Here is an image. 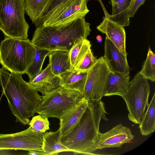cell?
<instances>
[{
	"label": "cell",
	"instance_id": "6da1fadb",
	"mask_svg": "<svg viewBox=\"0 0 155 155\" xmlns=\"http://www.w3.org/2000/svg\"><path fill=\"white\" fill-rule=\"evenodd\" d=\"M0 86L16 121L28 124L42 101L41 96L22 78V74L0 68Z\"/></svg>",
	"mask_w": 155,
	"mask_h": 155
},
{
	"label": "cell",
	"instance_id": "7a4b0ae2",
	"mask_svg": "<svg viewBox=\"0 0 155 155\" xmlns=\"http://www.w3.org/2000/svg\"><path fill=\"white\" fill-rule=\"evenodd\" d=\"M104 104L101 100L87 101V106L80 120L66 136L61 137L62 144L76 154H94L96 141L101 120H108Z\"/></svg>",
	"mask_w": 155,
	"mask_h": 155
},
{
	"label": "cell",
	"instance_id": "3957f363",
	"mask_svg": "<svg viewBox=\"0 0 155 155\" xmlns=\"http://www.w3.org/2000/svg\"><path fill=\"white\" fill-rule=\"evenodd\" d=\"M90 25L84 17L58 26L40 25L36 27L31 41L41 49L69 52L78 41L87 39L91 31Z\"/></svg>",
	"mask_w": 155,
	"mask_h": 155
},
{
	"label": "cell",
	"instance_id": "277c9868",
	"mask_svg": "<svg viewBox=\"0 0 155 155\" xmlns=\"http://www.w3.org/2000/svg\"><path fill=\"white\" fill-rule=\"evenodd\" d=\"M35 46L28 39L5 37L0 45V63L11 73H26L33 62Z\"/></svg>",
	"mask_w": 155,
	"mask_h": 155
},
{
	"label": "cell",
	"instance_id": "5b68a950",
	"mask_svg": "<svg viewBox=\"0 0 155 155\" xmlns=\"http://www.w3.org/2000/svg\"><path fill=\"white\" fill-rule=\"evenodd\" d=\"M25 12L24 0H0V30L6 37L28 39Z\"/></svg>",
	"mask_w": 155,
	"mask_h": 155
},
{
	"label": "cell",
	"instance_id": "8992f818",
	"mask_svg": "<svg viewBox=\"0 0 155 155\" xmlns=\"http://www.w3.org/2000/svg\"><path fill=\"white\" fill-rule=\"evenodd\" d=\"M42 101L36 113L47 117L62 118L82 98L78 92L61 87L41 96Z\"/></svg>",
	"mask_w": 155,
	"mask_h": 155
},
{
	"label": "cell",
	"instance_id": "52a82bcc",
	"mask_svg": "<svg viewBox=\"0 0 155 155\" xmlns=\"http://www.w3.org/2000/svg\"><path fill=\"white\" fill-rule=\"evenodd\" d=\"M150 91L148 80L139 72L134 76L125 94L121 97L126 104L129 120L139 124L149 104Z\"/></svg>",
	"mask_w": 155,
	"mask_h": 155
},
{
	"label": "cell",
	"instance_id": "ba28073f",
	"mask_svg": "<svg viewBox=\"0 0 155 155\" xmlns=\"http://www.w3.org/2000/svg\"><path fill=\"white\" fill-rule=\"evenodd\" d=\"M87 2V0H66L44 14L34 24L36 27L58 26L85 17L89 12Z\"/></svg>",
	"mask_w": 155,
	"mask_h": 155
},
{
	"label": "cell",
	"instance_id": "9c48e42d",
	"mask_svg": "<svg viewBox=\"0 0 155 155\" xmlns=\"http://www.w3.org/2000/svg\"><path fill=\"white\" fill-rule=\"evenodd\" d=\"M110 72L103 56L97 59L95 64L87 71L82 98L87 101L101 100L104 96Z\"/></svg>",
	"mask_w": 155,
	"mask_h": 155
},
{
	"label": "cell",
	"instance_id": "30bf717a",
	"mask_svg": "<svg viewBox=\"0 0 155 155\" xmlns=\"http://www.w3.org/2000/svg\"><path fill=\"white\" fill-rule=\"evenodd\" d=\"M43 134L32 131L30 126L20 132L0 134V150H20L29 151L42 149Z\"/></svg>",
	"mask_w": 155,
	"mask_h": 155
},
{
	"label": "cell",
	"instance_id": "8fae6325",
	"mask_svg": "<svg viewBox=\"0 0 155 155\" xmlns=\"http://www.w3.org/2000/svg\"><path fill=\"white\" fill-rule=\"evenodd\" d=\"M134 138L130 128L120 123L106 133L99 132L96 144L98 149L120 147L123 144L131 142Z\"/></svg>",
	"mask_w": 155,
	"mask_h": 155
},
{
	"label": "cell",
	"instance_id": "7c38bea8",
	"mask_svg": "<svg viewBox=\"0 0 155 155\" xmlns=\"http://www.w3.org/2000/svg\"><path fill=\"white\" fill-rule=\"evenodd\" d=\"M127 57L106 37L103 57L111 72L129 75L130 68Z\"/></svg>",
	"mask_w": 155,
	"mask_h": 155
},
{
	"label": "cell",
	"instance_id": "4fadbf2b",
	"mask_svg": "<svg viewBox=\"0 0 155 155\" xmlns=\"http://www.w3.org/2000/svg\"><path fill=\"white\" fill-rule=\"evenodd\" d=\"M97 29L109 39L125 55L126 50V33L124 27L112 20L108 16L103 17V20Z\"/></svg>",
	"mask_w": 155,
	"mask_h": 155
},
{
	"label": "cell",
	"instance_id": "5bb4252c",
	"mask_svg": "<svg viewBox=\"0 0 155 155\" xmlns=\"http://www.w3.org/2000/svg\"><path fill=\"white\" fill-rule=\"evenodd\" d=\"M59 81V77L52 72L49 63L39 74L29 80L28 83L32 88L45 95L60 86Z\"/></svg>",
	"mask_w": 155,
	"mask_h": 155
},
{
	"label": "cell",
	"instance_id": "9a60e30c",
	"mask_svg": "<svg viewBox=\"0 0 155 155\" xmlns=\"http://www.w3.org/2000/svg\"><path fill=\"white\" fill-rule=\"evenodd\" d=\"M87 75V71L76 69L67 71L58 76L60 86L68 90L77 91L82 97Z\"/></svg>",
	"mask_w": 155,
	"mask_h": 155
},
{
	"label": "cell",
	"instance_id": "2e32d148",
	"mask_svg": "<svg viewBox=\"0 0 155 155\" xmlns=\"http://www.w3.org/2000/svg\"><path fill=\"white\" fill-rule=\"evenodd\" d=\"M87 106V101L82 98L70 111L60 119L61 137L67 135L80 120Z\"/></svg>",
	"mask_w": 155,
	"mask_h": 155
},
{
	"label": "cell",
	"instance_id": "e0dca14e",
	"mask_svg": "<svg viewBox=\"0 0 155 155\" xmlns=\"http://www.w3.org/2000/svg\"><path fill=\"white\" fill-rule=\"evenodd\" d=\"M130 84L129 75L110 72L108 75L104 96L118 95L122 97Z\"/></svg>",
	"mask_w": 155,
	"mask_h": 155
},
{
	"label": "cell",
	"instance_id": "ac0fdd59",
	"mask_svg": "<svg viewBox=\"0 0 155 155\" xmlns=\"http://www.w3.org/2000/svg\"><path fill=\"white\" fill-rule=\"evenodd\" d=\"M61 130L50 131L43 134L42 150L46 155H56L63 152H72L64 145L61 140Z\"/></svg>",
	"mask_w": 155,
	"mask_h": 155
},
{
	"label": "cell",
	"instance_id": "d6986e66",
	"mask_svg": "<svg viewBox=\"0 0 155 155\" xmlns=\"http://www.w3.org/2000/svg\"><path fill=\"white\" fill-rule=\"evenodd\" d=\"M52 72L59 76L71 68L69 52L63 50L51 51L48 55Z\"/></svg>",
	"mask_w": 155,
	"mask_h": 155
},
{
	"label": "cell",
	"instance_id": "ffe728a7",
	"mask_svg": "<svg viewBox=\"0 0 155 155\" xmlns=\"http://www.w3.org/2000/svg\"><path fill=\"white\" fill-rule=\"evenodd\" d=\"M131 0H110L109 3L112 7V14L109 16L124 27L130 24L128 8Z\"/></svg>",
	"mask_w": 155,
	"mask_h": 155
},
{
	"label": "cell",
	"instance_id": "44dd1931",
	"mask_svg": "<svg viewBox=\"0 0 155 155\" xmlns=\"http://www.w3.org/2000/svg\"><path fill=\"white\" fill-rule=\"evenodd\" d=\"M155 94L147 107L139 124V128L142 135L147 136L155 130Z\"/></svg>",
	"mask_w": 155,
	"mask_h": 155
},
{
	"label": "cell",
	"instance_id": "7402d4cb",
	"mask_svg": "<svg viewBox=\"0 0 155 155\" xmlns=\"http://www.w3.org/2000/svg\"><path fill=\"white\" fill-rule=\"evenodd\" d=\"M91 46L90 41L85 39L79 40L72 47L69 51L71 63L70 70L75 69Z\"/></svg>",
	"mask_w": 155,
	"mask_h": 155
},
{
	"label": "cell",
	"instance_id": "603a6c76",
	"mask_svg": "<svg viewBox=\"0 0 155 155\" xmlns=\"http://www.w3.org/2000/svg\"><path fill=\"white\" fill-rule=\"evenodd\" d=\"M25 12L34 24L44 14L49 0H24Z\"/></svg>",
	"mask_w": 155,
	"mask_h": 155
},
{
	"label": "cell",
	"instance_id": "cb8c5ba5",
	"mask_svg": "<svg viewBox=\"0 0 155 155\" xmlns=\"http://www.w3.org/2000/svg\"><path fill=\"white\" fill-rule=\"evenodd\" d=\"M34 46L35 54L33 60L31 65L26 73L29 80L41 72L45 58L50 51L46 49L40 48L35 45Z\"/></svg>",
	"mask_w": 155,
	"mask_h": 155
},
{
	"label": "cell",
	"instance_id": "d4e9b609",
	"mask_svg": "<svg viewBox=\"0 0 155 155\" xmlns=\"http://www.w3.org/2000/svg\"><path fill=\"white\" fill-rule=\"evenodd\" d=\"M139 72L147 80L152 82L155 81V55L150 47L146 59Z\"/></svg>",
	"mask_w": 155,
	"mask_h": 155
},
{
	"label": "cell",
	"instance_id": "484cf974",
	"mask_svg": "<svg viewBox=\"0 0 155 155\" xmlns=\"http://www.w3.org/2000/svg\"><path fill=\"white\" fill-rule=\"evenodd\" d=\"M48 117L41 114L34 116L28 124L32 131L43 134L50 129Z\"/></svg>",
	"mask_w": 155,
	"mask_h": 155
},
{
	"label": "cell",
	"instance_id": "4316f807",
	"mask_svg": "<svg viewBox=\"0 0 155 155\" xmlns=\"http://www.w3.org/2000/svg\"><path fill=\"white\" fill-rule=\"evenodd\" d=\"M97 59L94 57L91 48L87 50L85 56L75 69L87 71L96 62Z\"/></svg>",
	"mask_w": 155,
	"mask_h": 155
},
{
	"label": "cell",
	"instance_id": "83f0119b",
	"mask_svg": "<svg viewBox=\"0 0 155 155\" xmlns=\"http://www.w3.org/2000/svg\"><path fill=\"white\" fill-rule=\"evenodd\" d=\"M146 0H131L128 8V14L129 18L133 17L137 10L144 4Z\"/></svg>",
	"mask_w": 155,
	"mask_h": 155
},
{
	"label": "cell",
	"instance_id": "f1b7e54d",
	"mask_svg": "<svg viewBox=\"0 0 155 155\" xmlns=\"http://www.w3.org/2000/svg\"><path fill=\"white\" fill-rule=\"evenodd\" d=\"M65 0H49L44 14L48 12L58 5Z\"/></svg>",
	"mask_w": 155,
	"mask_h": 155
},
{
	"label": "cell",
	"instance_id": "f546056e",
	"mask_svg": "<svg viewBox=\"0 0 155 155\" xmlns=\"http://www.w3.org/2000/svg\"><path fill=\"white\" fill-rule=\"evenodd\" d=\"M28 151V155H46L42 149L33 150Z\"/></svg>",
	"mask_w": 155,
	"mask_h": 155
},
{
	"label": "cell",
	"instance_id": "4dcf8cb0",
	"mask_svg": "<svg viewBox=\"0 0 155 155\" xmlns=\"http://www.w3.org/2000/svg\"><path fill=\"white\" fill-rule=\"evenodd\" d=\"M96 39L97 40V42H101L102 41V38L100 35H97L96 36Z\"/></svg>",
	"mask_w": 155,
	"mask_h": 155
},
{
	"label": "cell",
	"instance_id": "1f68e13d",
	"mask_svg": "<svg viewBox=\"0 0 155 155\" xmlns=\"http://www.w3.org/2000/svg\"><path fill=\"white\" fill-rule=\"evenodd\" d=\"M90 0H87V2H88V1H89ZM95 0L97 1V0Z\"/></svg>",
	"mask_w": 155,
	"mask_h": 155
}]
</instances>
